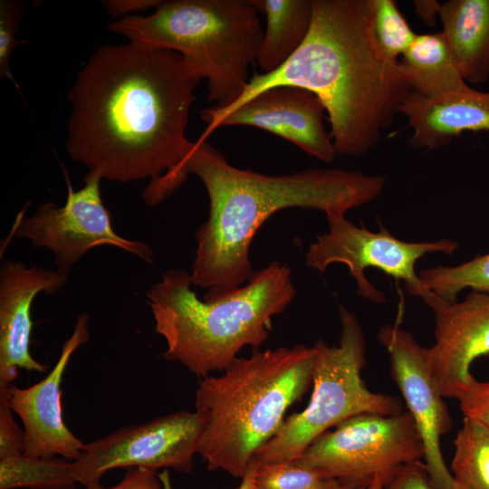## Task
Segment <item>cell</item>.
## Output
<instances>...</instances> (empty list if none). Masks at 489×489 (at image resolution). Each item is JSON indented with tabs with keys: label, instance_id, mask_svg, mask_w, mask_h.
I'll return each instance as SVG.
<instances>
[{
	"label": "cell",
	"instance_id": "obj_1",
	"mask_svg": "<svg viewBox=\"0 0 489 489\" xmlns=\"http://www.w3.org/2000/svg\"><path fill=\"white\" fill-rule=\"evenodd\" d=\"M201 80L180 54L133 42L104 45L69 91L66 150L90 174L121 183L174 170Z\"/></svg>",
	"mask_w": 489,
	"mask_h": 489
},
{
	"label": "cell",
	"instance_id": "obj_2",
	"mask_svg": "<svg viewBox=\"0 0 489 489\" xmlns=\"http://www.w3.org/2000/svg\"><path fill=\"white\" fill-rule=\"evenodd\" d=\"M206 139L193 141L182 162L151 180L146 198L157 205L169 197L188 175L203 183L209 212L196 233L197 250L191 266L192 284L216 301L243 286L254 273L249 248L261 225L276 212L290 207L345 216L382 192L386 178L360 171L312 168L285 175H264L229 164Z\"/></svg>",
	"mask_w": 489,
	"mask_h": 489
},
{
	"label": "cell",
	"instance_id": "obj_3",
	"mask_svg": "<svg viewBox=\"0 0 489 489\" xmlns=\"http://www.w3.org/2000/svg\"><path fill=\"white\" fill-rule=\"evenodd\" d=\"M312 5L309 34L291 58L273 72L250 78L229 106L203 110L206 123L264 90L295 86L322 101L337 155L361 157L379 142L412 91L398 62L377 43L374 0H312Z\"/></svg>",
	"mask_w": 489,
	"mask_h": 489
},
{
	"label": "cell",
	"instance_id": "obj_4",
	"mask_svg": "<svg viewBox=\"0 0 489 489\" xmlns=\"http://www.w3.org/2000/svg\"><path fill=\"white\" fill-rule=\"evenodd\" d=\"M190 273L167 271L147 292L157 332L167 344L165 358L202 378L223 371L246 346L260 347L272 318L295 296L292 271L273 261L248 281L216 301L200 300Z\"/></svg>",
	"mask_w": 489,
	"mask_h": 489
},
{
	"label": "cell",
	"instance_id": "obj_5",
	"mask_svg": "<svg viewBox=\"0 0 489 489\" xmlns=\"http://www.w3.org/2000/svg\"><path fill=\"white\" fill-rule=\"evenodd\" d=\"M315 350L302 344L254 350L219 376L202 378L195 411L202 423L198 455L210 471L242 478L255 453L275 436L287 409L312 381Z\"/></svg>",
	"mask_w": 489,
	"mask_h": 489
},
{
	"label": "cell",
	"instance_id": "obj_6",
	"mask_svg": "<svg viewBox=\"0 0 489 489\" xmlns=\"http://www.w3.org/2000/svg\"><path fill=\"white\" fill-rule=\"evenodd\" d=\"M259 13L253 0H171L108 27L129 42L180 54L207 81V101L225 108L243 93L257 62L264 38Z\"/></svg>",
	"mask_w": 489,
	"mask_h": 489
},
{
	"label": "cell",
	"instance_id": "obj_7",
	"mask_svg": "<svg viewBox=\"0 0 489 489\" xmlns=\"http://www.w3.org/2000/svg\"><path fill=\"white\" fill-rule=\"evenodd\" d=\"M341 331L339 344L319 340L312 393L308 406L286 418L281 428L254 455L258 463H278L298 458L321 435L346 419L363 413L394 415L404 411L396 397L369 390L362 378L365 337L357 317L340 305Z\"/></svg>",
	"mask_w": 489,
	"mask_h": 489
},
{
	"label": "cell",
	"instance_id": "obj_8",
	"mask_svg": "<svg viewBox=\"0 0 489 489\" xmlns=\"http://www.w3.org/2000/svg\"><path fill=\"white\" fill-rule=\"evenodd\" d=\"M421 459V436L403 411L351 417L318 436L293 461L341 484H368L379 477L387 486L405 465Z\"/></svg>",
	"mask_w": 489,
	"mask_h": 489
},
{
	"label": "cell",
	"instance_id": "obj_9",
	"mask_svg": "<svg viewBox=\"0 0 489 489\" xmlns=\"http://www.w3.org/2000/svg\"><path fill=\"white\" fill-rule=\"evenodd\" d=\"M202 423L196 411L181 410L152 420L120 427L84 444L74 461L61 458L56 467L66 489L101 482L115 468L143 467L152 471L169 468L190 472L198 454Z\"/></svg>",
	"mask_w": 489,
	"mask_h": 489
},
{
	"label": "cell",
	"instance_id": "obj_10",
	"mask_svg": "<svg viewBox=\"0 0 489 489\" xmlns=\"http://www.w3.org/2000/svg\"><path fill=\"white\" fill-rule=\"evenodd\" d=\"M83 181L78 190L68 182L63 206L45 202L31 216L18 214L7 240L24 238L34 247L48 248L54 254L57 269L66 274L86 253L100 245L115 246L152 263L154 253L149 244L115 232L101 199V178L87 173Z\"/></svg>",
	"mask_w": 489,
	"mask_h": 489
},
{
	"label": "cell",
	"instance_id": "obj_11",
	"mask_svg": "<svg viewBox=\"0 0 489 489\" xmlns=\"http://www.w3.org/2000/svg\"><path fill=\"white\" fill-rule=\"evenodd\" d=\"M329 231L317 236L306 253L307 265L321 273L334 263L344 264L357 283L359 296L377 303L387 301L365 276L366 268L374 267L403 281L413 296L422 297L427 290L415 270L416 262L427 254H452L458 244L444 238L435 242L412 243L392 235L382 225L372 232L352 224L346 216H326Z\"/></svg>",
	"mask_w": 489,
	"mask_h": 489
},
{
	"label": "cell",
	"instance_id": "obj_12",
	"mask_svg": "<svg viewBox=\"0 0 489 489\" xmlns=\"http://www.w3.org/2000/svg\"><path fill=\"white\" fill-rule=\"evenodd\" d=\"M388 353L390 374L398 387L424 446V465L435 489H457L441 451V437L452 428L444 397L432 377L427 348L399 324H388L378 332Z\"/></svg>",
	"mask_w": 489,
	"mask_h": 489
},
{
	"label": "cell",
	"instance_id": "obj_13",
	"mask_svg": "<svg viewBox=\"0 0 489 489\" xmlns=\"http://www.w3.org/2000/svg\"><path fill=\"white\" fill-rule=\"evenodd\" d=\"M421 298L436 321L429 369L442 396L454 398L473 377V362L489 355V293L472 290L463 301L448 302L427 290Z\"/></svg>",
	"mask_w": 489,
	"mask_h": 489
},
{
	"label": "cell",
	"instance_id": "obj_14",
	"mask_svg": "<svg viewBox=\"0 0 489 489\" xmlns=\"http://www.w3.org/2000/svg\"><path fill=\"white\" fill-rule=\"evenodd\" d=\"M89 317L77 316L73 331L63 343L59 359L47 375L37 383L7 388L8 401L23 423L24 455L33 458L57 455L74 461L81 455L84 443L65 425L62 408V382L73 353L89 339Z\"/></svg>",
	"mask_w": 489,
	"mask_h": 489
},
{
	"label": "cell",
	"instance_id": "obj_15",
	"mask_svg": "<svg viewBox=\"0 0 489 489\" xmlns=\"http://www.w3.org/2000/svg\"><path fill=\"white\" fill-rule=\"evenodd\" d=\"M326 109L313 92L295 86L264 90L231 111L206 123L200 139L218 127L251 126L277 135L308 155L331 162L337 152L323 125Z\"/></svg>",
	"mask_w": 489,
	"mask_h": 489
},
{
	"label": "cell",
	"instance_id": "obj_16",
	"mask_svg": "<svg viewBox=\"0 0 489 489\" xmlns=\"http://www.w3.org/2000/svg\"><path fill=\"white\" fill-rule=\"evenodd\" d=\"M69 274L56 269L6 261L0 268V388H8L19 369L46 372L29 350L33 330L31 308L41 292L61 290Z\"/></svg>",
	"mask_w": 489,
	"mask_h": 489
},
{
	"label": "cell",
	"instance_id": "obj_17",
	"mask_svg": "<svg viewBox=\"0 0 489 489\" xmlns=\"http://www.w3.org/2000/svg\"><path fill=\"white\" fill-rule=\"evenodd\" d=\"M412 130L408 143L435 150L465 131L489 130V91L471 86L436 97L411 91L398 109Z\"/></svg>",
	"mask_w": 489,
	"mask_h": 489
},
{
	"label": "cell",
	"instance_id": "obj_18",
	"mask_svg": "<svg viewBox=\"0 0 489 489\" xmlns=\"http://www.w3.org/2000/svg\"><path fill=\"white\" fill-rule=\"evenodd\" d=\"M438 17L459 72L468 84L489 81V0H449Z\"/></svg>",
	"mask_w": 489,
	"mask_h": 489
},
{
	"label": "cell",
	"instance_id": "obj_19",
	"mask_svg": "<svg viewBox=\"0 0 489 489\" xmlns=\"http://www.w3.org/2000/svg\"><path fill=\"white\" fill-rule=\"evenodd\" d=\"M398 62L411 91L427 97L444 95L469 86L461 76L442 32L417 34Z\"/></svg>",
	"mask_w": 489,
	"mask_h": 489
},
{
	"label": "cell",
	"instance_id": "obj_20",
	"mask_svg": "<svg viewBox=\"0 0 489 489\" xmlns=\"http://www.w3.org/2000/svg\"><path fill=\"white\" fill-rule=\"evenodd\" d=\"M266 17L257 59L263 73L284 64L306 39L312 21V0H253Z\"/></svg>",
	"mask_w": 489,
	"mask_h": 489
},
{
	"label": "cell",
	"instance_id": "obj_21",
	"mask_svg": "<svg viewBox=\"0 0 489 489\" xmlns=\"http://www.w3.org/2000/svg\"><path fill=\"white\" fill-rule=\"evenodd\" d=\"M454 447L449 470L457 489H489V428L464 417Z\"/></svg>",
	"mask_w": 489,
	"mask_h": 489
},
{
	"label": "cell",
	"instance_id": "obj_22",
	"mask_svg": "<svg viewBox=\"0 0 489 489\" xmlns=\"http://www.w3.org/2000/svg\"><path fill=\"white\" fill-rule=\"evenodd\" d=\"M425 290L448 302H455L466 288L489 293V254L477 255L455 266H436L418 273Z\"/></svg>",
	"mask_w": 489,
	"mask_h": 489
},
{
	"label": "cell",
	"instance_id": "obj_23",
	"mask_svg": "<svg viewBox=\"0 0 489 489\" xmlns=\"http://www.w3.org/2000/svg\"><path fill=\"white\" fill-rule=\"evenodd\" d=\"M256 463L254 489H340L343 484L293 460Z\"/></svg>",
	"mask_w": 489,
	"mask_h": 489
},
{
	"label": "cell",
	"instance_id": "obj_24",
	"mask_svg": "<svg viewBox=\"0 0 489 489\" xmlns=\"http://www.w3.org/2000/svg\"><path fill=\"white\" fill-rule=\"evenodd\" d=\"M373 31L382 52L396 62H398V57L406 53L417 35L394 0H374Z\"/></svg>",
	"mask_w": 489,
	"mask_h": 489
},
{
	"label": "cell",
	"instance_id": "obj_25",
	"mask_svg": "<svg viewBox=\"0 0 489 489\" xmlns=\"http://www.w3.org/2000/svg\"><path fill=\"white\" fill-rule=\"evenodd\" d=\"M24 13V5L18 0L0 1V75L14 81L10 59L16 46L24 41L16 39Z\"/></svg>",
	"mask_w": 489,
	"mask_h": 489
},
{
	"label": "cell",
	"instance_id": "obj_26",
	"mask_svg": "<svg viewBox=\"0 0 489 489\" xmlns=\"http://www.w3.org/2000/svg\"><path fill=\"white\" fill-rule=\"evenodd\" d=\"M464 417L480 422L489 428V380L474 376L456 392L455 398Z\"/></svg>",
	"mask_w": 489,
	"mask_h": 489
},
{
	"label": "cell",
	"instance_id": "obj_27",
	"mask_svg": "<svg viewBox=\"0 0 489 489\" xmlns=\"http://www.w3.org/2000/svg\"><path fill=\"white\" fill-rule=\"evenodd\" d=\"M8 388H0V460L23 455L24 449V429L14 418Z\"/></svg>",
	"mask_w": 489,
	"mask_h": 489
},
{
	"label": "cell",
	"instance_id": "obj_28",
	"mask_svg": "<svg viewBox=\"0 0 489 489\" xmlns=\"http://www.w3.org/2000/svg\"><path fill=\"white\" fill-rule=\"evenodd\" d=\"M84 489H164L155 471L135 467L129 468L122 479L111 487H103L101 482L91 483Z\"/></svg>",
	"mask_w": 489,
	"mask_h": 489
},
{
	"label": "cell",
	"instance_id": "obj_29",
	"mask_svg": "<svg viewBox=\"0 0 489 489\" xmlns=\"http://www.w3.org/2000/svg\"><path fill=\"white\" fill-rule=\"evenodd\" d=\"M385 489H435L421 461L405 465Z\"/></svg>",
	"mask_w": 489,
	"mask_h": 489
},
{
	"label": "cell",
	"instance_id": "obj_30",
	"mask_svg": "<svg viewBox=\"0 0 489 489\" xmlns=\"http://www.w3.org/2000/svg\"><path fill=\"white\" fill-rule=\"evenodd\" d=\"M162 0H106L102 1L106 12L116 20L148 9H157Z\"/></svg>",
	"mask_w": 489,
	"mask_h": 489
},
{
	"label": "cell",
	"instance_id": "obj_31",
	"mask_svg": "<svg viewBox=\"0 0 489 489\" xmlns=\"http://www.w3.org/2000/svg\"><path fill=\"white\" fill-rule=\"evenodd\" d=\"M413 3L417 15L428 25L435 24L440 4L433 0L414 1Z\"/></svg>",
	"mask_w": 489,
	"mask_h": 489
},
{
	"label": "cell",
	"instance_id": "obj_32",
	"mask_svg": "<svg viewBox=\"0 0 489 489\" xmlns=\"http://www.w3.org/2000/svg\"><path fill=\"white\" fill-rule=\"evenodd\" d=\"M257 463L253 459L244 475L241 478V484L238 489H254V477Z\"/></svg>",
	"mask_w": 489,
	"mask_h": 489
},
{
	"label": "cell",
	"instance_id": "obj_33",
	"mask_svg": "<svg viewBox=\"0 0 489 489\" xmlns=\"http://www.w3.org/2000/svg\"><path fill=\"white\" fill-rule=\"evenodd\" d=\"M385 484L379 477H375L367 485L366 489H385Z\"/></svg>",
	"mask_w": 489,
	"mask_h": 489
},
{
	"label": "cell",
	"instance_id": "obj_34",
	"mask_svg": "<svg viewBox=\"0 0 489 489\" xmlns=\"http://www.w3.org/2000/svg\"><path fill=\"white\" fill-rule=\"evenodd\" d=\"M368 484H343L340 489H366Z\"/></svg>",
	"mask_w": 489,
	"mask_h": 489
}]
</instances>
